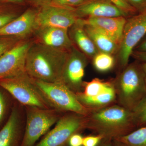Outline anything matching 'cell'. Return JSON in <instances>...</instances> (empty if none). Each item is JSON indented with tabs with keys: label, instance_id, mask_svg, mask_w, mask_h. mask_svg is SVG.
<instances>
[{
	"label": "cell",
	"instance_id": "obj_3",
	"mask_svg": "<svg viewBox=\"0 0 146 146\" xmlns=\"http://www.w3.org/2000/svg\"><path fill=\"white\" fill-rule=\"evenodd\" d=\"M116 103L132 111L146 97V84L142 63L135 60L121 70L112 80Z\"/></svg>",
	"mask_w": 146,
	"mask_h": 146
},
{
	"label": "cell",
	"instance_id": "obj_16",
	"mask_svg": "<svg viewBox=\"0 0 146 146\" xmlns=\"http://www.w3.org/2000/svg\"><path fill=\"white\" fill-rule=\"evenodd\" d=\"M36 13L32 9L26 11L0 29V37L8 36L20 39L29 35L36 29Z\"/></svg>",
	"mask_w": 146,
	"mask_h": 146
},
{
	"label": "cell",
	"instance_id": "obj_11",
	"mask_svg": "<svg viewBox=\"0 0 146 146\" xmlns=\"http://www.w3.org/2000/svg\"><path fill=\"white\" fill-rule=\"evenodd\" d=\"M31 44L29 41H20L0 56V80L25 72L27 53Z\"/></svg>",
	"mask_w": 146,
	"mask_h": 146
},
{
	"label": "cell",
	"instance_id": "obj_33",
	"mask_svg": "<svg viewBox=\"0 0 146 146\" xmlns=\"http://www.w3.org/2000/svg\"><path fill=\"white\" fill-rule=\"evenodd\" d=\"M133 51L146 52V35L136 45Z\"/></svg>",
	"mask_w": 146,
	"mask_h": 146
},
{
	"label": "cell",
	"instance_id": "obj_7",
	"mask_svg": "<svg viewBox=\"0 0 146 146\" xmlns=\"http://www.w3.org/2000/svg\"><path fill=\"white\" fill-rule=\"evenodd\" d=\"M86 116L74 112L64 113L54 127L35 146H67L73 134L86 129Z\"/></svg>",
	"mask_w": 146,
	"mask_h": 146
},
{
	"label": "cell",
	"instance_id": "obj_24",
	"mask_svg": "<svg viewBox=\"0 0 146 146\" xmlns=\"http://www.w3.org/2000/svg\"><path fill=\"white\" fill-rule=\"evenodd\" d=\"M19 38L13 37H0V56L13 48L18 42Z\"/></svg>",
	"mask_w": 146,
	"mask_h": 146
},
{
	"label": "cell",
	"instance_id": "obj_4",
	"mask_svg": "<svg viewBox=\"0 0 146 146\" xmlns=\"http://www.w3.org/2000/svg\"><path fill=\"white\" fill-rule=\"evenodd\" d=\"M0 87L24 106L53 108L35 83L33 79L26 72L0 80Z\"/></svg>",
	"mask_w": 146,
	"mask_h": 146
},
{
	"label": "cell",
	"instance_id": "obj_5",
	"mask_svg": "<svg viewBox=\"0 0 146 146\" xmlns=\"http://www.w3.org/2000/svg\"><path fill=\"white\" fill-rule=\"evenodd\" d=\"M33 79L53 108L63 113L74 112L84 116H87L91 112V109L82 104L75 93L62 81L47 82Z\"/></svg>",
	"mask_w": 146,
	"mask_h": 146
},
{
	"label": "cell",
	"instance_id": "obj_36",
	"mask_svg": "<svg viewBox=\"0 0 146 146\" xmlns=\"http://www.w3.org/2000/svg\"><path fill=\"white\" fill-rule=\"evenodd\" d=\"M142 67L145 74V81L146 84V63H142Z\"/></svg>",
	"mask_w": 146,
	"mask_h": 146
},
{
	"label": "cell",
	"instance_id": "obj_23",
	"mask_svg": "<svg viewBox=\"0 0 146 146\" xmlns=\"http://www.w3.org/2000/svg\"><path fill=\"white\" fill-rule=\"evenodd\" d=\"M137 129L146 125V97L132 111Z\"/></svg>",
	"mask_w": 146,
	"mask_h": 146
},
{
	"label": "cell",
	"instance_id": "obj_8",
	"mask_svg": "<svg viewBox=\"0 0 146 146\" xmlns=\"http://www.w3.org/2000/svg\"><path fill=\"white\" fill-rule=\"evenodd\" d=\"M146 35V10L127 18L122 39L117 53L120 71L128 64L133 49Z\"/></svg>",
	"mask_w": 146,
	"mask_h": 146
},
{
	"label": "cell",
	"instance_id": "obj_18",
	"mask_svg": "<svg viewBox=\"0 0 146 146\" xmlns=\"http://www.w3.org/2000/svg\"><path fill=\"white\" fill-rule=\"evenodd\" d=\"M84 28L100 52L117 54L119 46L109 36L94 27L83 23Z\"/></svg>",
	"mask_w": 146,
	"mask_h": 146
},
{
	"label": "cell",
	"instance_id": "obj_34",
	"mask_svg": "<svg viewBox=\"0 0 146 146\" xmlns=\"http://www.w3.org/2000/svg\"><path fill=\"white\" fill-rule=\"evenodd\" d=\"M98 146H112V140L103 139Z\"/></svg>",
	"mask_w": 146,
	"mask_h": 146
},
{
	"label": "cell",
	"instance_id": "obj_14",
	"mask_svg": "<svg viewBox=\"0 0 146 146\" xmlns=\"http://www.w3.org/2000/svg\"><path fill=\"white\" fill-rule=\"evenodd\" d=\"M38 43L57 49L69 50L74 46L68 33V29L57 27L37 28Z\"/></svg>",
	"mask_w": 146,
	"mask_h": 146
},
{
	"label": "cell",
	"instance_id": "obj_35",
	"mask_svg": "<svg viewBox=\"0 0 146 146\" xmlns=\"http://www.w3.org/2000/svg\"><path fill=\"white\" fill-rule=\"evenodd\" d=\"M112 146H128L122 142L117 140L112 141Z\"/></svg>",
	"mask_w": 146,
	"mask_h": 146
},
{
	"label": "cell",
	"instance_id": "obj_38",
	"mask_svg": "<svg viewBox=\"0 0 146 146\" xmlns=\"http://www.w3.org/2000/svg\"><path fill=\"white\" fill-rule=\"evenodd\" d=\"M36 1L39 2H44L47 1L48 0H35Z\"/></svg>",
	"mask_w": 146,
	"mask_h": 146
},
{
	"label": "cell",
	"instance_id": "obj_10",
	"mask_svg": "<svg viewBox=\"0 0 146 146\" xmlns=\"http://www.w3.org/2000/svg\"><path fill=\"white\" fill-rule=\"evenodd\" d=\"M25 121V107L17 102L12 106L6 122L0 129V146H21Z\"/></svg>",
	"mask_w": 146,
	"mask_h": 146
},
{
	"label": "cell",
	"instance_id": "obj_25",
	"mask_svg": "<svg viewBox=\"0 0 146 146\" xmlns=\"http://www.w3.org/2000/svg\"><path fill=\"white\" fill-rule=\"evenodd\" d=\"M114 4L121 10L125 12L130 17L138 13L136 9L133 8L125 0H108Z\"/></svg>",
	"mask_w": 146,
	"mask_h": 146
},
{
	"label": "cell",
	"instance_id": "obj_20",
	"mask_svg": "<svg viewBox=\"0 0 146 146\" xmlns=\"http://www.w3.org/2000/svg\"><path fill=\"white\" fill-rule=\"evenodd\" d=\"M113 85L112 80L105 81L98 78H95L90 81H84L83 90L76 94L88 98L96 96L107 91Z\"/></svg>",
	"mask_w": 146,
	"mask_h": 146
},
{
	"label": "cell",
	"instance_id": "obj_13",
	"mask_svg": "<svg viewBox=\"0 0 146 146\" xmlns=\"http://www.w3.org/2000/svg\"><path fill=\"white\" fill-rule=\"evenodd\" d=\"M78 18L89 17H129L127 13L108 0H86L74 9Z\"/></svg>",
	"mask_w": 146,
	"mask_h": 146
},
{
	"label": "cell",
	"instance_id": "obj_26",
	"mask_svg": "<svg viewBox=\"0 0 146 146\" xmlns=\"http://www.w3.org/2000/svg\"><path fill=\"white\" fill-rule=\"evenodd\" d=\"M4 90L0 87V126L5 118L8 109V100Z\"/></svg>",
	"mask_w": 146,
	"mask_h": 146
},
{
	"label": "cell",
	"instance_id": "obj_2",
	"mask_svg": "<svg viewBox=\"0 0 146 146\" xmlns=\"http://www.w3.org/2000/svg\"><path fill=\"white\" fill-rule=\"evenodd\" d=\"M69 51L53 48L38 42L32 44L27 53L25 72L36 80L47 82L61 81Z\"/></svg>",
	"mask_w": 146,
	"mask_h": 146
},
{
	"label": "cell",
	"instance_id": "obj_17",
	"mask_svg": "<svg viewBox=\"0 0 146 146\" xmlns=\"http://www.w3.org/2000/svg\"><path fill=\"white\" fill-rule=\"evenodd\" d=\"M68 33L74 45L87 57L92 59L99 52L96 46L84 28L80 18L68 29Z\"/></svg>",
	"mask_w": 146,
	"mask_h": 146
},
{
	"label": "cell",
	"instance_id": "obj_37",
	"mask_svg": "<svg viewBox=\"0 0 146 146\" xmlns=\"http://www.w3.org/2000/svg\"><path fill=\"white\" fill-rule=\"evenodd\" d=\"M5 1L9 2L12 3H21L22 2L23 0H4Z\"/></svg>",
	"mask_w": 146,
	"mask_h": 146
},
{
	"label": "cell",
	"instance_id": "obj_22",
	"mask_svg": "<svg viewBox=\"0 0 146 146\" xmlns=\"http://www.w3.org/2000/svg\"><path fill=\"white\" fill-rule=\"evenodd\" d=\"M115 140L128 146H146V125L138 128L127 135Z\"/></svg>",
	"mask_w": 146,
	"mask_h": 146
},
{
	"label": "cell",
	"instance_id": "obj_15",
	"mask_svg": "<svg viewBox=\"0 0 146 146\" xmlns=\"http://www.w3.org/2000/svg\"><path fill=\"white\" fill-rule=\"evenodd\" d=\"M127 18L122 17H89L82 19L83 23L96 28L120 46Z\"/></svg>",
	"mask_w": 146,
	"mask_h": 146
},
{
	"label": "cell",
	"instance_id": "obj_29",
	"mask_svg": "<svg viewBox=\"0 0 146 146\" xmlns=\"http://www.w3.org/2000/svg\"><path fill=\"white\" fill-rule=\"evenodd\" d=\"M138 13H141L146 10V0H125Z\"/></svg>",
	"mask_w": 146,
	"mask_h": 146
},
{
	"label": "cell",
	"instance_id": "obj_1",
	"mask_svg": "<svg viewBox=\"0 0 146 146\" xmlns=\"http://www.w3.org/2000/svg\"><path fill=\"white\" fill-rule=\"evenodd\" d=\"M86 117V129L94 131L103 139L112 141L137 129L132 112L117 103L91 110Z\"/></svg>",
	"mask_w": 146,
	"mask_h": 146
},
{
	"label": "cell",
	"instance_id": "obj_6",
	"mask_svg": "<svg viewBox=\"0 0 146 146\" xmlns=\"http://www.w3.org/2000/svg\"><path fill=\"white\" fill-rule=\"evenodd\" d=\"M26 121L21 146H35L41 136L56 124L64 113L54 108L44 109L35 106H24Z\"/></svg>",
	"mask_w": 146,
	"mask_h": 146
},
{
	"label": "cell",
	"instance_id": "obj_30",
	"mask_svg": "<svg viewBox=\"0 0 146 146\" xmlns=\"http://www.w3.org/2000/svg\"><path fill=\"white\" fill-rule=\"evenodd\" d=\"M83 138L79 133L73 134L69 140L70 146H83Z\"/></svg>",
	"mask_w": 146,
	"mask_h": 146
},
{
	"label": "cell",
	"instance_id": "obj_12",
	"mask_svg": "<svg viewBox=\"0 0 146 146\" xmlns=\"http://www.w3.org/2000/svg\"><path fill=\"white\" fill-rule=\"evenodd\" d=\"M77 19L74 8L45 5L36 13L35 29L45 27L69 29L75 23Z\"/></svg>",
	"mask_w": 146,
	"mask_h": 146
},
{
	"label": "cell",
	"instance_id": "obj_19",
	"mask_svg": "<svg viewBox=\"0 0 146 146\" xmlns=\"http://www.w3.org/2000/svg\"><path fill=\"white\" fill-rule=\"evenodd\" d=\"M78 99L85 107L91 110L99 109L116 103L114 84L109 89L96 96L88 98L76 94Z\"/></svg>",
	"mask_w": 146,
	"mask_h": 146
},
{
	"label": "cell",
	"instance_id": "obj_27",
	"mask_svg": "<svg viewBox=\"0 0 146 146\" xmlns=\"http://www.w3.org/2000/svg\"><path fill=\"white\" fill-rule=\"evenodd\" d=\"M57 5L65 7L73 8L81 5L86 0H52Z\"/></svg>",
	"mask_w": 146,
	"mask_h": 146
},
{
	"label": "cell",
	"instance_id": "obj_21",
	"mask_svg": "<svg viewBox=\"0 0 146 146\" xmlns=\"http://www.w3.org/2000/svg\"><path fill=\"white\" fill-rule=\"evenodd\" d=\"M92 59L94 68L100 72L111 70L116 64V59L114 55L106 53L99 52Z\"/></svg>",
	"mask_w": 146,
	"mask_h": 146
},
{
	"label": "cell",
	"instance_id": "obj_28",
	"mask_svg": "<svg viewBox=\"0 0 146 146\" xmlns=\"http://www.w3.org/2000/svg\"><path fill=\"white\" fill-rule=\"evenodd\" d=\"M103 138L99 135L84 137L83 146H98Z\"/></svg>",
	"mask_w": 146,
	"mask_h": 146
},
{
	"label": "cell",
	"instance_id": "obj_31",
	"mask_svg": "<svg viewBox=\"0 0 146 146\" xmlns=\"http://www.w3.org/2000/svg\"><path fill=\"white\" fill-rule=\"evenodd\" d=\"M16 18L15 14L12 13H1L0 14V29Z\"/></svg>",
	"mask_w": 146,
	"mask_h": 146
},
{
	"label": "cell",
	"instance_id": "obj_32",
	"mask_svg": "<svg viewBox=\"0 0 146 146\" xmlns=\"http://www.w3.org/2000/svg\"><path fill=\"white\" fill-rule=\"evenodd\" d=\"M131 56L141 63H146V52L133 51Z\"/></svg>",
	"mask_w": 146,
	"mask_h": 146
},
{
	"label": "cell",
	"instance_id": "obj_9",
	"mask_svg": "<svg viewBox=\"0 0 146 146\" xmlns=\"http://www.w3.org/2000/svg\"><path fill=\"white\" fill-rule=\"evenodd\" d=\"M89 59L74 46L69 50L63 66L61 81L75 94L83 90V79Z\"/></svg>",
	"mask_w": 146,
	"mask_h": 146
}]
</instances>
